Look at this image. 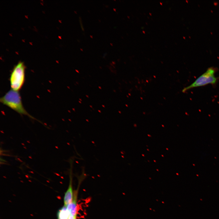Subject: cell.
<instances>
[{"instance_id": "cell-1", "label": "cell", "mask_w": 219, "mask_h": 219, "mask_svg": "<svg viewBox=\"0 0 219 219\" xmlns=\"http://www.w3.org/2000/svg\"><path fill=\"white\" fill-rule=\"evenodd\" d=\"M1 103L6 106L20 114L28 116L35 119L24 108L19 91L11 89L0 99Z\"/></svg>"}, {"instance_id": "cell-2", "label": "cell", "mask_w": 219, "mask_h": 219, "mask_svg": "<svg viewBox=\"0 0 219 219\" xmlns=\"http://www.w3.org/2000/svg\"><path fill=\"white\" fill-rule=\"evenodd\" d=\"M25 68L24 63L21 61L13 68L9 78L11 89L19 91L22 88L25 81Z\"/></svg>"}, {"instance_id": "cell-3", "label": "cell", "mask_w": 219, "mask_h": 219, "mask_svg": "<svg viewBox=\"0 0 219 219\" xmlns=\"http://www.w3.org/2000/svg\"><path fill=\"white\" fill-rule=\"evenodd\" d=\"M215 71V68L213 67L208 68L204 73L193 83L184 88L182 90V92H185L193 88L204 86L208 84H215L217 81V78L214 75Z\"/></svg>"}, {"instance_id": "cell-4", "label": "cell", "mask_w": 219, "mask_h": 219, "mask_svg": "<svg viewBox=\"0 0 219 219\" xmlns=\"http://www.w3.org/2000/svg\"><path fill=\"white\" fill-rule=\"evenodd\" d=\"M73 160L71 158L69 160L70 167L69 170V183L68 189L66 192L64 199V206H67L72 201L73 197L72 188V167Z\"/></svg>"}, {"instance_id": "cell-5", "label": "cell", "mask_w": 219, "mask_h": 219, "mask_svg": "<svg viewBox=\"0 0 219 219\" xmlns=\"http://www.w3.org/2000/svg\"><path fill=\"white\" fill-rule=\"evenodd\" d=\"M78 189L74 192L72 202L67 206L70 215L76 217L77 213V199Z\"/></svg>"}, {"instance_id": "cell-6", "label": "cell", "mask_w": 219, "mask_h": 219, "mask_svg": "<svg viewBox=\"0 0 219 219\" xmlns=\"http://www.w3.org/2000/svg\"><path fill=\"white\" fill-rule=\"evenodd\" d=\"M70 213L66 206H64L58 210L57 216L58 219H68Z\"/></svg>"}, {"instance_id": "cell-7", "label": "cell", "mask_w": 219, "mask_h": 219, "mask_svg": "<svg viewBox=\"0 0 219 219\" xmlns=\"http://www.w3.org/2000/svg\"><path fill=\"white\" fill-rule=\"evenodd\" d=\"M76 217H75L71 215H70L68 219H76Z\"/></svg>"}]
</instances>
